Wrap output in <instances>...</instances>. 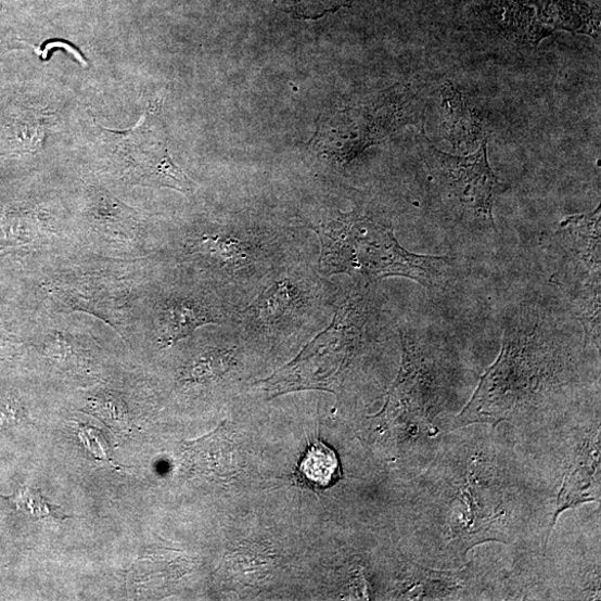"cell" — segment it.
<instances>
[{"label": "cell", "instance_id": "cell-1", "mask_svg": "<svg viewBox=\"0 0 601 601\" xmlns=\"http://www.w3.org/2000/svg\"><path fill=\"white\" fill-rule=\"evenodd\" d=\"M544 325L535 311L523 310L504 329L498 360L482 378L474 397L459 415L461 425L498 422L538 394L548 378Z\"/></svg>", "mask_w": 601, "mask_h": 601}, {"label": "cell", "instance_id": "cell-2", "mask_svg": "<svg viewBox=\"0 0 601 601\" xmlns=\"http://www.w3.org/2000/svg\"><path fill=\"white\" fill-rule=\"evenodd\" d=\"M369 318L368 300L350 297L295 359L263 381L265 391L274 398L300 391L335 392L360 348Z\"/></svg>", "mask_w": 601, "mask_h": 601}, {"label": "cell", "instance_id": "cell-3", "mask_svg": "<svg viewBox=\"0 0 601 601\" xmlns=\"http://www.w3.org/2000/svg\"><path fill=\"white\" fill-rule=\"evenodd\" d=\"M550 246L560 259L551 280L566 293L587 342L599 348L600 206L564 220L552 234Z\"/></svg>", "mask_w": 601, "mask_h": 601}, {"label": "cell", "instance_id": "cell-4", "mask_svg": "<svg viewBox=\"0 0 601 601\" xmlns=\"http://www.w3.org/2000/svg\"><path fill=\"white\" fill-rule=\"evenodd\" d=\"M356 274L369 280L402 277L425 287L443 286L453 260L448 256L412 253L398 242L394 230L359 216L355 231Z\"/></svg>", "mask_w": 601, "mask_h": 601}, {"label": "cell", "instance_id": "cell-5", "mask_svg": "<svg viewBox=\"0 0 601 601\" xmlns=\"http://www.w3.org/2000/svg\"><path fill=\"white\" fill-rule=\"evenodd\" d=\"M419 152L446 196L470 216L495 228L493 203L499 180L488 161V140H484L476 153L456 156L438 150L422 133Z\"/></svg>", "mask_w": 601, "mask_h": 601}, {"label": "cell", "instance_id": "cell-6", "mask_svg": "<svg viewBox=\"0 0 601 601\" xmlns=\"http://www.w3.org/2000/svg\"><path fill=\"white\" fill-rule=\"evenodd\" d=\"M501 27L534 48L557 29L596 37L599 0H493Z\"/></svg>", "mask_w": 601, "mask_h": 601}, {"label": "cell", "instance_id": "cell-7", "mask_svg": "<svg viewBox=\"0 0 601 601\" xmlns=\"http://www.w3.org/2000/svg\"><path fill=\"white\" fill-rule=\"evenodd\" d=\"M357 213L323 219L316 231L322 243L320 267L325 274H356L355 231Z\"/></svg>", "mask_w": 601, "mask_h": 601}, {"label": "cell", "instance_id": "cell-8", "mask_svg": "<svg viewBox=\"0 0 601 601\" xmlns=\"http://www.w3.org/2000/svg\"><path fill=\"white\" fill-rule=\"evenodd\" d=\"M157 318L159 342L164 347L175 345L202 325L222 322L218 314L193 298L167 300Z\"/></svg>", "mask_w": 601, "mask_h": 601}, {"label": "cell", "instance_id": "cell-9", "mask_svg": "<svg viewBox=\"0 0 601 601\" xmlns=\"http://www.w3.org/2000/svg\"><path fill=\"white\" fill-rule=\"evenodd\" d=\"M600 447L599 438L593 437L586 446L580 449V455L571 468V474L567 477L562 489L558 509L554 513L553 524L564 510L578 506L583 502L597 500L598 486L596 482L599 475L600 466Z\"/></svg>", "mask_w": 601, "mask_h": 601}, {"label": "cell", "instance_id": "cell-10", "mask_svg": "<svg viewBox=\"0 0 601 601\" xmlns=\"http://www.w3.org/2000/svg\"><path fill=\"white\" fill-rule=\"evenodd\" d=\"M443 107L442 133L456 150L474 145L481 140L482 120L466 106L461 94L450 82H446L443 88Z\"/></svg>", "mask_w": 601, "mask_h": 601}, {"label": "cell", "instance_id": "cell-11", "mask_svg": "<svg viewBox=\"0 0 601 601\" xmlns=\"http://www.w3.org/2000/svg\"><path fill=\"white\" fill-rule=\"evenodd\" d=\"M141 179L148 184L174 189L182 193L194 191V183L188 178L184 171L171 159L166 144L156 148L141 156Z\"/></svg>", "mask_w": 601, "mask_h": 601}, {"label": "cell", "instance_id": "cell-12", "mask_svg": "<svg viewBox=\"0 0 601 601\" xmlns=\"http://www.w3.org/2000/svg\"><path fill=\"white\" fill-rule=\"evenodd\" d=\"M193 451L201 453L200 458L205 460L201 465L204 464L206 474L220 479H230L236 474L234 444L225 426L196 443Z\"/></svg>", "mask_w": 601, "mask_h": 601}, {"label": "cell", "instance_id": "cell-13", "mask_svg": "<svg viewBox=\"0 0 601 601\" xmlns=\"http://www.w3.org/2000/svg\"><path fill=\"white\" fill-rule=\"evenodd\" d=\"M298 475L312 489H327L341 478L336 453L318 442L309 448L298 465Z\"/></svg>", "mask_w": 601, "mask_h": 601}, {"label": "cell", "instance_id": "cell-14", "mask_svg": "<svg viewBox=\"0 0 601 601\" xmlns=\"http://www.w3.org/2000/svg\"><path fill=\"white\" fill-rule=\"evenodd\" d=\"M16 509L33 521H64L69 519L60 506L53 504L41 491L22 488L15 495L4 496Z\"/></svg>", "mask_w": 601, "mask_h": 601}, {"label": "cell", "instance_id": "cell-15", "mask_svg": "<svg viewBox=\"0 0 601 601\" xmlns=\"http://www.w3.org/2000/svg\"><path fill=\"white\" fill-rule=\"evenodd\" d=\"M231 361L230 351L210 350L202 354L183 369L182 380L202 382L218 378L230 369Z\"/></svg>", "mask_w": 601, "mask_h": 601}, {"label": "cell", "instance_id": "cell-16", "mask_svg": "<svg viewBox=\"0 0 601 601\" xmlns=\"http://www.w3.org/2000/svg\"><path fill=\"white\" fill-rule=\"evenodd\" d=\"M281 10L296 18L318 20L327 13L350 7L354 0H276Z\"/></svg>", "mask_w": 601, "mask_h": 601}, {"label": "cell", "instance_id": "cell-17", "mask_svg": "<svg viewBox=\"0 0 601 601\" xmlns=\"http://www.w3.org/2000/svg\"><path fill=\"white\" fill-rule=\"evenodd\" d=\"M17 126L20 141L29 151L36 150L41 145L42 140H44V123L41 122L40 114H31Z\"/></svg>", "mask_w": 601, "mask_h": 601}, {"label": "cell", "instance_id": "cell-18", "mask_svg": "<svg viewBox=\"0 0 601 601\" xmlns=\"http://www.w3.org/2000/svg\"><path fill=\"white\" fill-rule=\"evenodd\" d=\"M78 436L86 449L92 452L97 459L112 461L108 445L98 429L80 425Z\"/></svg>", "mask_w": 601, "mask_h": 601}]
</instances>
